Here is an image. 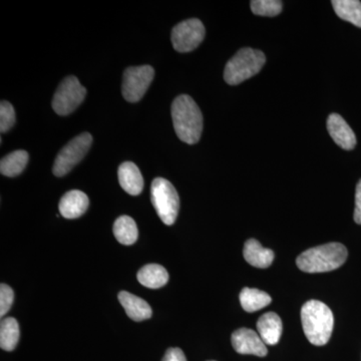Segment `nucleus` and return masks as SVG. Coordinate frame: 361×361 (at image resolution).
<instances>
[{"label": "nucleus", "mask_w": 361, "mask_h": 361, "mask_svg": "<svg viewBox=\"0 0 361 361\" xmlns=\"http://www.w3.org/2000/svg\"><path fill=\"white\" fill-rule=\"evenodd\" d=\"M172 120L180 141L194 145L203 132V115L198 104L188 94L176 97L172 104Z\"/></svg>", "instance_id": "obj_1"}, {"label": "nucleus", "mask_w": 361, "mask_h": 361, "mask_svg": "<svg viewBox=\"0 0 361 361\" xmlns=\"http://www.w3.org/2000/svg\"><path fill=\"white\" fill-rule=\"evenodd\" d=\"M304 334L310 343L325 345L334 331V313L326 304L318 300L307 301L301 308Z\"/></svg>", "instance_id": "obj_2"}, {"label": "nucleus", "mask_w": 361, "mask_h": 361, "mask_svg": "<svg viewBox=\"0 0 361 361\" xmlns=\"http://www.w3.org/2000/svg\"><path fill=\"white\" fill-rule=\"evenodd\" d=\"M348 256L345 246L341 243H329L304 251L297 257L296 264L303 272H329L341 267Z\"/></svg>", "instance_id": "obj_3"}, {"label": "nucleus", "mask_w": 361, "mask_h": 361, "mask_svg": "<svg viewBox=\"0 0 361 361\" xmlns=\"http://www.w3.org/2000/svg\"><path fill=\"white\" fill-rule=\"evenodd\" d=\"M262 51L251 47L240 49L225 66L224 80L228 85H237L257 75L265 65Z\"/></svg>", "instance_id": "obj_4"}, {"label": "nucleus", "mask_w": 361, "mask_h": 361, "mask_svg": "<svg viewBox=\"0 0 361 361\" xmlns=\"http://www.w3.org/2000/svg\"><path fill=\"white\" fill-rule=\"evenodd\" d=\"M151 200L164 224H174L180 210V198L175 187L163 178H157L151 186Z\"/></svg>", "instance_id": "obj_5"}, {"label": "nucleus", "mask_w": 361, "mask_h": 361, "mask_svg": "<svg viewBox=\"0 0 361 361\" xmlns=\"http://www.w3.org/2000/svg\"><path fill=\"white\" fill-rule=\"evenodd\" d=\"M92 137L90 133H82L71 140L59 152L54 161L52 172L56 177H63L80 163L92 146Z\"/></svg>", "instance_id": "obj_6"}, {"label": "nucleus", "mask_w": 361, "mask_h": 361, "mask_svg": "<svg viewBox=\"0 0 361 361\" xmlns=\"http://www.w3.org/2000/svg\"><path fill=\"white\" fill-rule=\"evenodd\" d=\"M87 90L80 85L77 78L71 75L59 85L54 99L52 109L59 116H68L84 102Z\"/></svg>", "instance_id": "obj_7"}, {"label": "nucleus", "mask_w": 361, "mask_h": 361, "mask_svg": "<svg viewBox=\"0 0 361 361\" xmlns=\"http://www.w3.org/2000/svg\"><path fill=\"white\" fill-rule=\"evenodd\" d=\"M155 71L151 66H130L123 73V97L130 103H137L148 90Z\"/></svg>", "instance_id": "obj_8"}, {"label": "nucleus", "mask_w": 361, "mask_h": 361, "mask_svg": "<svg viewBox=\"0 0 361 361\" xmlns=\"http://www.w3.org/2000/svg\"><path fill=\"white\" fill-rule=\"evenodd\" d=\"M205 26L197 18L182 21L172 30V44L176 51L190 52L196 49L205 39Z\"/></svg>", "instance_id": "obj_9"}, {"label": "nucleus", "mask_w": 361, "mask_h": 361, "mask_svg": "<svg viewBox=\"0 0 361 361\" xmlns=\"http://www.w3.org/2000/svg\"><path fill=\"white\" fill-rule=\"evenodd\" d=\"M232 345L240 355H252L264 357L268 350L257 332L249 329H240L233 332Z\"/></svg>", "instance_id": "obj_10"}, {"label": "nucleus", "mask_w": 361, "mask_h": 361, "mask_svg": "<svg viewBox=\"0 0 361 361\" xmlns=\"http://www.w3.org/2000/svg\"><path fill=\"white\" fill-rule=\"evenodd\" d=\"M327 129H329L330 137L341 148L346 151L355 149L356 146L355 132L338 114H331L329 116Z\"/></svg>", "instance_id": "obj_11"}, {"label": "nucleus", "mask_w": 361, "mask_h": 361, "mask_svg": "<svg viewBox=\"0 0 361 361\" xmlns=\"http://www.w3.org/2000/svg\"><path fill=\"white\" fill-rule=\"evenodd\" d=\"M89 204V198L84 192L73 190L63 195L59 201V213L66 219H77L84 215Z\"/></svg>", "instance_id": "obj_12"}, {"label": "nucleus", "mask_w": 361, "mask_h": 361, "mask_svg": "<svg viewBox=\"0 0 361 361\" xmlns=\"http://www.w3.org/2000/svg\"><path fill=\"white\" fill-rule=\"evenodd\" d=\"M118 182L121 187L132 196L142 193L144 179L141 171L132 161H125L118 167Z\"/></svg>", "instance_id": "obj_13"}, {"label": "nucleus", "mask_w": 361, "mask_h": 361, "mask_svg": "<svg viewBox=\"0 0 361 361\" xmlns=\"http://www.w3.org/2000/svg\"><path fill=\"white\" fill-rule=\"evenodd\" d=\"M118 301L127 315L134 322H144L152 317V308L149 303L130 292H120Z\"/></svg>", "instance_id": "obj_14"}, {"label": "nucleus", "mask_w": 361, "mask_h": 361, "mask_svg": "<svg viewBox=\"0 0 361 361\" xmlns=\"http://www.w3.org/2000/svg\"><path fill=\"white\" fill-rule=\"evenodd\" d=\"M258 334L265 344L275 345L280 341L283 325L281 318L274 312H267L257 322Z\"/></svg>", "instance_id": "obj_15"}, {"label": "nucleus", "mask_w": 361, "mask_h": 361, "mask_svg": "<svg viewBox=\"0 0 361 361\" xmlns=\"http://www.w3.org/2000/svg\"><path fill=\"white\" fill-rule=\"evenodd\" d=\"M244 258L249 264L260 269L270 267L274 260V252L266 249L255 239H249L244 246Z\"/></svg>", "instance_id": "obj_16"}, {"label": "nucleus", "mask_w": 361, "mask_h": 361, "mask_svg": "<svg viewBox=\"0 0 361 361\" xmlns=\"http://www.w3.org/2000/svg\"><path fill=\"white\" fill-rule=\"evenodd\" d=\"M137 280L147 288L158 289L168 283L169 274L163 266L148 264L137 272Z\"/></svg>", "instance_id": "obj_17"}, {"label": "nucleus", "mask_w": 361, "mask_h": 361, "mask_svg": "<svg viewBox=\"0 0 361 361\" xmlns=\"http://www.w3.org/2000/svg\"><path fill=\"white\" fill-rule=\"evenodd\" d=\"M239 297L242 308L247 312H255L270 305L272 302V298L269 294L259 289L248 288V287L242 289Z\"/></svg>", "instance_id": "obj_18"}, {"label": "nucleus", "mask_w": 361, "mask_h": 361, "mask_svg": "<svg viewBox=\"0 0 361 361\" xmlns=\"http://www.w3.org/2000/svg\"><path fill=\"white\" fill-rule=\"evenodd\" d=\"M30 157L27 152L23 149L13 152L1 159L0 161V172L6 177H16L20 175L27 165Z\"/></svg>", "instance_id": "obj_19"}, {"label": "nucleus", "mask_w": 361, "mask_h": 361, "mask_svg": "<svg viewBox=\"0 0 361 361\" xmlns=\"http://www.w3.org/2000/svg\"><path fill=\"white\" fill-rule=\"evenodd\" d=\"M114 235L123 245H133L139 236L137 224L129 216H121L114 224Z\"/></svg>", "instance_id": "obj_20"}, {"label": "nucleus", "mask_w": 361, "mask_h": 361, "mask_svg": "<svg viewBox=\"0 0 361 361\" xmlns=\"http://www.w3.org/2000/svg\"><path fill=\"white\" fill-rule=\"evenodd\" d=\"M20 331L18 320L13 317L4 318L0 324V348L13 351L20 341Z\"/></svg>", "instance_id": "obj_21"}, {"label": "nucleus", "mask_w": 361, "mask_h": 361, "mask_svg": "<svg viewBox=\"0 0 361 361\" xmlns=\"http://www.w3.org/2000/svg\"><path fill=\"white\" fill-rule=\"evenodd\" d=\"M334 11L341 20L361 28V2L358 0H334Z\"/></svg>", "instance_id": "obj_22"}, {"label": "nucleus", "mask_w": 361, "mask_h": 361, "mask_svg": "<svg viewBox=\"0 0 361 361\" xmlns=\"http://www.w3.org/2000/svg\"><path fill=\"white\" fill-rule=\"evenodd\" d=\"M252 13L260 16H276L281 13L283 4L280 0H253L251 1Z\"/></svg>", "instance_id": "obj_23"}, {"label": "nucleus", "mask_w": 361, "mask_h": 361, "mask_svg": "<svg viewBox=\"0 0 361 361\" xmlns=\"http://www.w3.org/2000/svg\"><path fill=\"white\" fill-rule=\"evenodd\" d=\"M16 123V111L13 104L6 101H2L0 104V132H8Z\"/></svg>", "instance_id": "obj_24"}, {"label": "nucleus", "mask_w": 361, "mask_h": 361, "mask_svg": "<svg viewBox=\"0 0 361 361\" xmlns=\"http://www.w3.org/2000/svg\"><path fill=\"white\" fill-rule=\"evenodd\" d=\"M14 294L13 289L6 284L0 285V315L4 317L13 306Z\"/></svg>", "instance_id": "obj_25"}, {"label": "nucleus", "mask_w": 361, "mask_h": 361, "mask_svg": "<svg viewBox=\"0 0 361 361\" xmlns=\"http://www.w3.org/2000/svg\"><path fill=\"white\" fill-rule=\"evenodd\" d=\"M161 361H187V358L182 349L169 348Z\"/></svg>", "instance_id": "obj_26"}, {"label": "nucleus", "mask_w": 361, "mask_h": 361, "mask_svg": "<svg viewBox=\"0 0 361 361\" xmlns=\"http://www.w3.org/2000/svg\"><path fill=\"white\" fill-rule=\"evenodd\" d=\"M355 221L356 224L361 225V180L356 186Z\"/></svg>", "instance_id": "obj_27"}, {"label": "nucleus", "mask_w": 361, "mask_h": 361, "mask_svg": "<svg viewBox=\"0 0 361 361\" xmlns=\"http://www.w3.org/2000/svg\"><path fill=\"white\" fill-rule=\"evenodd\" d=\"M210 361H214V360H210Z\"/></svg>", "instance_id": "obj_28"}]
</instances>
